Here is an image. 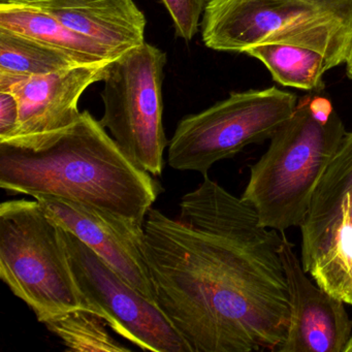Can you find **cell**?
Masks as SVG:
<instances>
[{"label":"cell","mask_w":352,"mask_h":352,"mask_svg":"<svg viewBox=\"0 0 352 352\" xmlns=\"http://www.w3.org/2000/svg\"><path fill=\"white\" fill-rule=\"evenodd\" d=\"M109 65H76L36 76L0 72V92L13 94L19 104L17 131L0 143L34 147L69 129L81 116L80 98L104 79Z\"/></svg>","instance_id":"cell-9"},{"label":"cell","mask_w":352,"mask_h":352,"mask_svg":"<svg viewBox=\"0 0 352 352\" xmlns=\"http://www.w3.org/2000/svg\"><path fill=\"white\" fill-rule=\"evenodd\" d=\"M166 53L144 43L108 65L102 92L104 112L100 123L127 157L158 177L168 146L162 112V83Z\"/></svg>","instance_id":"cell-7"},{"label":"cell","mask_w":352,"mask_h":352,"mask_svg":"<svg viewBox=\"0 0 352 352\" xmlns=\"http://www.w3.org/2000/svg\"><path fill=\"white\" fill-rule=\"evenodd\" d=\"M345 352H352V336L349 343H348L347 347H346Z\"/></svg>","instance_id":"cell-23"},{"label":"cell","mask_w":352,"mask_h":352,"mask_svg":"<svg viewBox=\"0 0 352 352\" xmlns=\"http://www.w3.org/2000/svg\"><path fill=\"white\" fill-rule=\"evenodd\" d=\"M19 124V104L13 94L0 92V142L11 139Z\"/></svg>","instance_id":"cell-20"},{"label":"cell","mask_w":352,"mask_h":352,"mask_svg":"<svg viewBox=\"0 0 352 352\" xmlns=\"http://www.w3.org/2000/svg\"><path fill=\"white\" fill-rule=\"evenodd\" d=\"M107 324L98 315L81 310L67 313L45 323L47 329L60 339L67 351H131L112 338Z\"/></svg>","instance_id":"cell-18"},{"label":"cell","mask_w":352,"mask_h":352,"mask_svg":"<svg viewBox=\"0 0 352 352\" xmlns=\"http://www.w3.org/2000/svg\"><path fill=\"white\" fill-rule=\"evenodd\" d=\"M88 111L34 147L0 143V187L94 206L144 226L162 191Z\"/></svg>","instance_id":"cell-2"},{"label":"cell","mask_w":352,"mask_h":352,"mask_svg":"<svg viewBox=\"0 0 352 352\" xmlns=\"http://www.w3.org/2000/svg\"><path fill=\"white\" fill-rule=\"evenodd\" d=\"M168 10L175 34L178 38L189 43L197 36L201 25L199 20L203 18L204 12L209 0H162Z\"/></svg>","instance_id":"cell-19"},{"label":"cell","mask_w":352,"mask_h":352,"mask_svg":"<svg viewBox=\"0 0 352 352\" xmlns=\"http://www.w3.org/2000/svg\"><path fill=\"white\" fill-rule=\"evenodd\" d=\"M34 199L56 226L79 239L138 292L156 304L144 251V226L71 199L49 195H38Z\"/></svg>","instance_id":"cell-10"},{"label":"cell","mask_w":352,"mask_h":352,"mask_svg":"<svg viewBox=\"0 0 352 352\" xmlns=\"http://www.w3.org/2000/svg\"><path fill=\"white\" fill-rule=\"evenodd\" d=\"M201 28L212 50L292 45L321 53L336 67L352 51V0H209Z\"/></svg>","instance_id":"cell-4"},{"label":"cell","mask_w":352,"mask_h":352,"mask_svg":"<svg viewBox=\"0 0 352 352\" xmlns=\"http://www.w3.org/2000/svg\"><path fill=\"white\" fill-rule=\"evenodd\" d=\"M245 54L261 61L278 83L298 89H318L322 76L333 69L321 53L292 45H257Z\"/></svg>","instance_id":"cell-15"},{"label":"cell","mask_w":352,"mask_h":352,"mask_svg":"<svg viewBox=\"0 0 352 352\" xmlns=\"http://www.w3.org/2000/svg\"><path fill=\"white\" fill-rule=\"evenodd\" d=\"M0 28L58 49L77 59L81 65H102L118 58L106 47L67 28L36 8L0 6Z\"/></svg>","instance_id":"cell-14"},{"label":"cell","mask_w":352,"mask_h":352,"mask_svg":"<svg viewBox=\"0 0 352 352\" xmlns=\"http://www.w3.org/2000/svg\"><path fill=\"white\" fill-rule=\"evenodd\" d=\"M349 192H352V133H346L315 189L310 209L300 226L302 236L324 226Z\"/></svg>","instance_id":"cell-16"},{"label":"cell","mask_w":352,"mask_h":352,"mask_svg":"<svg viewBox=\"0 0 352 352\" xmlns=\"http://www.w3.org/2000/svg\"><path fill=\"white\" fill-rule=\"evenodd\" d=\"M76 65H85L44 43L0 28V72L3 73L44 75Z\"/></svg>","instance_id":"cell-17"},{"label":"cell","mask_w":352,"mask_h":352,"mask_svg":"<svg viewBox=\"0 0 352 352\" xmlns=\"http://www.w3.org/2000/svg\"><path fill=\"white\" fill-rule=\"evenodd\" d=\"M347 63L348 76H349V77L352 79V51L351 53H350L349 57H348L347 63Z\"/></svg>","instance_id":"cell-22"},{"label":"cell","mask_w":352,"mask_h":352,"mask_svg":"<svg viewBox=\"0 0 352 352\" xmlns=\"http://www.w3.org/2000/svg\"><path fill=\"white\" fill-rule=\"evenodd\" d=\"M0 278L43 324L74 311L98 315L78 287L58 226L36 199L0 206Z\"/></svg>","instance_id":"cell-5"},{"label":"cell","mask_w":352,"mask_h":352,"mask_svg":"<svg viewBox=\"0 0 352 352\" xmlns=\"http://www.w3.org/2000/svg\"><path fill=\"white\" fill-rule=\"evenodd\" d=\"M302 265L317 285L352 306V223L344 210L302 238Z\"/></svg>","instance_id":"cell-13"},{"label":"cell","mask_w":352,"mask_h":352,"mask_svg":"<svg viewBox=\"0 0 352 352\" xmlns=\"http://www.w3.org/2000/svg\"><path fill=\"white\" fill-rule=\"evenodd\" d=\"M144 228L156 304L191 352L276 351L290 318L282 238L250 205L206 175L180 219L152 208Z\"/></svg>","instance_id":"cell-1"},{"label":"cell","mask_w":352,"mask_h":352,"mask_svg":"<svg viewBox=\"0 0 352 352\" xmlns=\"http://www.w3.org/2000/svg\"><path fill=\"white\" fill-rule=\"evenodd\" d=\"M41 0H0V6H23L30 7L36 5Z\"/></svg>","instance_id":"cell-21"},{"label":"cell","mask_w":352,"mask_h":352,"mask_svg":"<svg viewBox=\"0 0 352 352\" xmlns=\"http://www.w3.org/2000/svg\"><path fill=\"white\" fill-rule=\"evenodd\" d=\"M120 57L145 43L147 21L133 0H41L30 6Z\"/></svg>","instance_id":"cell-12"},{"label":"cell","mask_w":352,"mask_h":352,"mask_svg":"<svg viewBox=\"0 0 352 352\" xmlns=\"http://www.w3.org/2000/svg\"><path fill=\"white\" fill-rule=\"evenodd\" d=\"M346 135L331 102L306 96L271 138L269 149L250 168L241 199L263 226L284 232L300 228L315 189Z\"/></svg>","instance_id":"cell-3"},{"label":"cell","mask_w":352,"mask_h":352,"mask_svg":"<svg viewBox=\"0 0 352 352\" xmlns=\"http://www.w3.org/2000/svg\"><path fill=\"white\" fill-rule=\"evenodd\" d=\"M59 234L78 287L115 333L144 351L191 352L157 305L74 234L61 228Z\"/></svg>","instance_id":"cell-8"},{"label":"cell","mask_w":352,"mask_h":352,"mask_svg":"<svg viewBox=\"0 0 352 352\" xmlns=\"http://www.w3.org/2000/svg\"><path fill=\"white\" fill-rule=\"evenodd\" d=\"M279 254L287 282L290 318L276 351L345 352L352 336L345 302L312 283L285 236Z\"/></svg>","instance_id":"cell-11"},{"label":"cell","mask_w":352,"mask_h":352,"mask_svg":"<svg viewBox=\"0 0 352 352\" xmlns=\"http://www.w3.org/2000/svg\"><path fill=\"white\" fill-rule=\"evenodd\" d=\"M298 102L294 94L276 87L230 94L178 123L168 145V164L206 176L220 160L234 157L251 144L271 140Z\"/></svg>","instance_id":"cell-6"}]
</instances>
